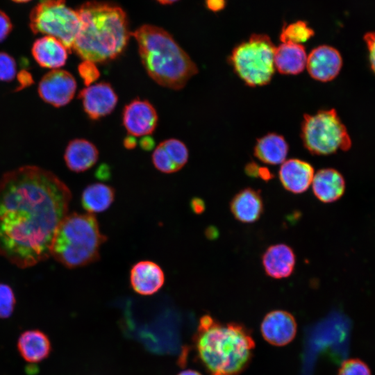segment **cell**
Here are the masks:
<instances>
[{
  "instance_id": "30bf717a",
  "label": "cell",
  "mask_w": 375,
  "mask_h": 375,
  "mask_svg": "<svg viewBox=\"0 0 375 375\" xmlns=\"http://www.w3.org/2000/svg\"><path fill=\"white\" fill-rule=\"evenodd\" d=\"M158 116L153 106L147 100L135 99L122 111V123L132 136H147L156 129Z\"/></svg>"
},
{
  "instance_id": "74e56055",
  "label": "cell",
  "mask_w": 375,
  "mask_h": 375,
  "mask_svg": "<svg viewBox=\"0 0 375 375\" xmlns=\"http://www.w3.org/2000/svg\"><path fill=\"white\" fill-rule=\"evenodd\" d=\"M156 1H157L159 3H162V4H169V3H174V2L176 1L177 0H156Z\"/></svg>"
},
{
  "instance_id": "7c38bea8",
  "label": "cell",
  "mask_w": 375,
  "mask_h": 375,
  "mask_svg": "<svg viewBox=\"0 0 375 375\" xmlns=\"http://www.w3.org/2000/svg\"><path fill=\"white\" fill-rule=\"evenodd\" d=\"M260 331L263 338L276 347L289 344L294 338L297 324L294 317L288 311L275 310L263 318Z\"/></svg>"
},
{
  "instance_id": "ab89813d",
  "label": "cell",
  "mask_w": 375,
  "mask_h": 375,
  "mask_svg": "<svg viewBox=\"0 0 375 375\" xmlns=\"http://www.w3.org/2000/svg\"><path fill=\"white\" fill-rule=\"evenodd\" d=\"M47 1V0H40V1Z\"/></svg>"
},
{
  "instance_id": "8d00e7d4",
  "label": "cell",
  "mask_w": 375,
  "mask_h": 375,
  "mask_svg": "<svg viewBox=\"0 0 375 375\" xmlns=\"http://www.w3.org/2000/svg\"><path fill=\"white\" fill-rule=\"evenodd\" d=\"M177 375H202L200 372L193 369H185L179 372Z\"/></svg>"
},
{
  "instance_id": "d590c367",
  "label": "cell",
  "mask_w": 375,
  "mask_h": 375,
  "mask_svg": "<svg viewBox=\"0 0 375 375\" xmlns=\"http://www.w3.org/2000/svg\"><path fill=\"white\" fill-rule=\"evenodd\" d=\"M134 136L129 135L126 137L124 140V145L127 149H133L136 146V140L133 138Z\"/></svg>"
},
{
  "instance_id": "7a4b0ae2",
  "label": "cell",
  "mask_w": 375,
  "mask_h": 375,
  "mask_svg": "<svg viewBox=\"0 0 375 375\" xmlns=\"http://www.w3.org/2000/svg\"><path fill=\"white\" fill-rule=\"evenodd\" d=\"M197 357L209 375H239L251 362L255 342L236 322L223 324L205 315L193 338Z\"/></svg>"
},
{
  "instance_id": "8992f818",
  "label": "cell",
  "mask_w": 375,
  "mask_h": 375,
  "mask_svg": "<svg viewBox=\"0 0 375 375\" xmlns=\"http://www.w3.org/2000/svg\"><path fill=\"white\" fill-rule=\"evenodd\" d=\"M275 48L268 35L254 33L233 48L228 62L246 85L263 86L271 81L276 70Z\"/></svg>"
},
{
  "instance_id": "52a82bcc",
  "label": "cell",
  "mask_w": 375,
  "mask_h": 375,
  "mask_svg": "<svg viewBox=\"0 0 375 375\" xmlns=\"http://www.w3.org/2000/svg\"><path fill=\"white\" fill-rule=\"evenodd\" d=\"M301 138L305 148L315 155L347 151L351 146L347 128L335 109L320 110L314 115L305 114L301 126Z\"/></svg>"
},
{
  "instance_id": "4316f807",
  "label": "cell",
  "mask_w": 375,
  "mask_h": 375,
  "mask_svg": "<svg viewBox=\"0 0 375 375\" xmlns=\"http://www.w3.org/2000/svg\"><path fill=\"white\" fill-rule=\"evenodd\" d=\"M15 305V298L11 288L0 283V318H8L12 313Z\"/></svg>"
},
{
  "instance_id": "ffe728a7",
  "label": "cell",
  "mask_w": 375,
  "mask_h": 375,
  "mask_svg": "<svg viewBox=\"0 0 375 375\" xmlns=\"http://www.w3.org/2000/svg\"><path fill=\"white\" fill-rule=\"evenodd\" d=\"M67 47L58 39L44 35L33 44L31 53L42 67L56 69L65 65L67 60Z\"/></svg>"
},
{
  "instance_id": "e0dca14e",
  "label": "cell",
  "mask_w": 375,
  "mask_h": 375,
  "mask_svg": "<svg viewBox=\"0 0 375 375\" xmlns=\"http://www.w3.org/2000/svg\"><path fill=\"white\" fill-rule=\"evenodd\" d=\"M262 263L267 275L276 279L284 278L293 273L296 256L290 246L276 244L265 250L262 256Z\"/></svg>"
},
{
  "instance_id": "83f0119b",
  "label": "cell",
  "mask_w": 375,
  "mask_h": 375,
  "mask_svg": "<svg viewBox=\"0 0 375 375\" xmlns=\"http://www.w3.org/2000/svg\"><path fill=\"white\" fill-rule=\"evenodd\" d=\"M338 375H372V374L365 362L358 358H351L342 363Z\"/></svg>"
},
{
  "instance_id": "836d02e7",
  "label": "cell",
  "mask_w": 375,
  "mask_h": 375,
  "mask_svg": "<svg viewBox=\"0 0 375 375\" xmlns=\"http://www.w3.org/2000/svg\"><path fill=\"white\" fill-rule=\"evenodd\" d=\"M191 208L195 213H201L205 209L204 202L199 198H194L191 201Z\"/></svg>"
},
{
  "instance_id": "5bb4252c",
  "label": "cell",
  "mask_w": 375,
  "mask_h": 375,
  "mask_svg": "<svg viewBox=\"0 0 375 375\" xmlns=\"http://www.w3.org/2000/svg\"><path fill=\"white\" fill-rule=\"evenodd\" d=\"M189 152L181 140L170 138L161 142L152 154L154 167L161 172L171 174L182 169L188 160Z\"/></svg>"
},
{
  "instance_id": "ac0fdd59",
  "label": "cell",
  "mask_w": 375,
  "mask_h": 375,
  "mask_svg": "<svg viewBox=\"0 0 375 375\" xmlns=\"http://www.w3.org/2000/svg\"><path fill=\"white\" fill-rule=\"evenodd\" d=\"M233 217L242 223H253L260 219L264 211V202L260 192L251 188L240 190L230 201Z\"/></svg>"
},
{
  "instance_id": "d4e9b609",
  "label": "cell",
  "mask_w": 375,
  "mask_h": 375,
  "mask_svg": "<svg viewBox=\"0 0 375 375\" xmlns=\"http://www.w3.org/2000/svg\"><path fill=\"white\" fill-rule=\"evenodd\" d=\"M115 197V192L111 186L95 183L84 189L81 195V203L88 213H99L109 208Z\"/></svg>"
},
{
  "instance_id": "e575fe53",
  "label": "cell",
  "mask_w": 375,
  "mask_h": 375,
  "mask_svg": "<svg viewBox=\"0 0 375 375\" xmlns=\"http://www.w3.org/2000/svg\"><path fill=\"white\" fill-rule=\"evenodd\" d=\"M153 140L148 136L144 137L140 141L141 147L144 150H149L153 147Z\"/></svg>"
},
{
  "instance_id": "9a60e30c",
  "label": "cell",
  "mask_w": 375,
  "mask_h": 375,
  "mask_svg": "<svg viewBox=\"0 0 375 375\" xmlns=\"http://www.w3.org/2000/svg\"><path fill=\"white\" fill-rule=\"evenodd\" d=\"M165 283V274L157 263L151 260L139 261L130 271V283L136 293L150 296L158 292Z\"/></svg>"
},
{
  "instance_id": "9c48e42d",
  "label": "cell",
  "mask_w": 375,
  "mask_h": 375,
  "mask_svg": "<svg viewBox=\"0 0 375 375\" xmlns=\"http://www.w3.org/2000/svg\"><path fill=\"white\" fill-rule=\"evenodd\" d=\"M76 90V82L74 76L63 69H53L47 73L38 85L40 97L55 107L69 103Z\"/></svg>"
},
{
  "instance_id": "603a6c76",
  "label": "cell",
  "mask_w": 375,
  "mask_h": 375,
  "mask_svg": "<svg viewBox=\"0 0 375 375\" xmlns=\"http://www.w3.org/2000/svg\"><path fill=\"white\" fill-rule=\"evenodd\" d=\"M99 158V151L91 142L74 139L67 144L64 159L67 167L75 172H83L93 167Z\"/></svg>"
},
{
  "instance_id": "d6986e66",
  "label": "cell",
  "mask_w": 375,
  "mask_h": 375,
  "mask_svg": "<svg viewBox=\"0 0 375 375\" xmlns=\"http://www.w3.org/2000/svg\"><path fill=\"white\" fill-rule=\"evenodd\" d=\"M311 184L313 194L323 203L338 201L344 194L346 187L343 176L333 168L318 170Z\"/></svg>"
},
{
  "instance_id": "f1b7e54d",
  "label": "cell",
  "mask_w": 375,
  "mask_h": 375,
  "mask_svg": "<svg viewBox=\"0 0 375 375\" xmlns=\"http://www.w3.org/2000/svg\"><path fill=\"white\" fill-rule=\"evenodd\" d=\"M17 72L15 59L6 52L0 51V81H12Z\"/></svg>"
},
{
  "instance_id": "1f68e13d",
  "label": "cell",
  "mask_w": 375,
  "mask_h": 375,
  "mask_svg": "<svg viewBox=\"0 0 375 375\" xmlns=\"http://www.w3.org/2000/svg\"><path fill=\"white\" fill-rule=\"evenodd\" d=\"M364 40L369 52L371 68L375 73V32H369L364 35Z\"/></svg>"
},
{
  "instance_id": "44dd1931",
  "label": "cell",
  "mask_w": 375,
  "mask_h": 375,
  "mask_svg": "<svg viewBox=\"0 0 375 375\" xmlns=\"http://www.w3.org/2000/svg\"><path fill=\"white\" fill-rule=\"evenodd\" d=\"M17 350L29 363H38L49 357L51 344L48 336L40 330H27L17 340Z\"/></svg>"
},
{
  "instance_id": "3957f363",
  "label": "cell",
  "mask_w": 375,
  "mask_h": 375,
  "mask_svg": "<svg viewBox=\"0 0 375 375\" xmlns=\"http://www.w3.org/2000/svg\"><path fill=\"white\" fill-rule=\"evenodd\" d=\"M78 33L72 50L83 60L104 62L118 57L125 49L130 33L126 16L119 6L90 1L77 10Z\"/></svg>"
},
{
  "instance_id": "6da1fadb",
  "label": "cell",
  "mask_w": 375,
  "mask_h": 375,
  "mask_svg": "<svg viewBox=\"0 0 375 375\" xmlns=\"http://www.w3.org/2000/svg\"><path fill=\"white\" fill-rule=\"evenodd\" d=\"M71 199L65 183L41 167L24 166L4 174L0 179V254L20 268L49 258Z\"/></svg>"
},
{
  "instance_id": "4dcf8cb0",
  "label": "cell",
  "mask_w": 375,
  "mask_h": 375,
  "mask_svg": "<svg viewBox=\"0 0 375 375\" xmlns=\"http://www.w3.org/2000/svg\"><path fill=\"white\" fill-rule=\"evenodd\" d=\"M12 30V24L8 15L0 10V42L6 40Z\"/></svg>"
},
{
  "instance_id": "ba28073f",
  "label": "cell",
  "mask_w": 375,
  "mask_h": 375,
  "mask_svg": "<svg viewBox=\"0 0 375 375\" xmlns=\"http://www.w3.org/2000/svg\"><path fill=\"white\" fill-rule=\"evenodd\" d=\"M29 26L35 34L58 39L71 52L80 20L76 10L68 7L65 0H47L40 1L31 11Z\"/></svg>"
},
{
  "instance_id": "484cf974",
  "label": "cell",
  "mask_w": 375,
  "mask_h": 375,
  "mask_svg": "<svg viewBox=\"0 0 375 375\" xmlns=\"http://www.w3.org/2000/svg\"><path fill=\"white\" fill-rule=\"evenodd\" d=\"M315 35V32L306 22L299 20L283 26L280 33L282 42L301 44Z\"/></svg>"
},
{
  "instance_id": "5b68a950",
  "label": "cell",
  "mask_w": 375,
  "mask_h": 375,
  "mask_svg": "<svg viewBox=\"0 0 375 375\" xmlns=\"http://www.w3.org/2000/svg\"><path fill=\"white\" fill-rule=\"evenodd\" d=\"M106 239L92 214L74 212L67 215L57 228L50 256L68 268L85 266L99 258Z\"/></svg>"
},
{
  "instance_id": "d6a6232c",
  "label": "cell",
  "mask_w": 375,
  "mask_h": 375,
  "mask_svg": "<svg viewBox=\"0 0 375 375\" xmlns=\"http://www.w3.org/2000/svg\"><path fill=\"white\" fill-rule=\"evenodd\" d=\"M207 8L212 12H219L226 6V0H206Z\"/></svg>"
},
{
  "instance_id": "8fae6325",
  "label": "cell",
  "mask_w": 375,
  "mask_h": 375,
  "mask_svg": "<svg viewBox=\"0 0 375 375\" xmlns=\"http://www.w3.org/2000/svg\"><path fill=\"white\" fill-rule=\"evenodd\" d=\"M78 98L88 117L97 120L110 114L115 108L118 97L112 85L100 82L81 90Z\"/></svg>"
},
{
  "instance_id": "f546056e",
  "label": "cell",
  "mask_w": 375,
  "mask_h": 375,
  "mask_svg": "<svg viewBox=\"0 0 375 375\" xmlns=\"http://www.w3.org/2000/svg\"><path fill=\"white\" fill-rule=\"evenodd\" d=\"M78 74L86 86L90 85L100 76V72L95 62L84 60L78 66Z\"/></svg>"
},
{
  "instance_id": "cb8c5ba5",
  "label": "cell",
  "mask_w": 375,
  "mask_h": 375,
  "mask_svg": "<svg viewBox=\"0 0 375 375\" xmlns=\"http://www.w3.org/2000/svg\"><path fill=\"white\" fill-rule=\"evenodd\" d=\"M289 146L283 136L268 133L257 140L254 156L261 162L269 165H280L285 160Z\"/></svg>"
},
{
  "instance_id": "2e32d148",
  "label": "cell",
  "mask_w": 375,
  "mask_h": 375,
  "mask_svg": "<svg viewBox=\"0 0 375 375\" xmlns=\"http://www.w3.org/2000/svg\"><path fill=\"white\" fill-rule=\"evenodd\" d=\"M314 174V168L309 162L297 158L285 160L278 171L283 187L294 194L306 192L312 183Z\"/></svg>"
},
{
  "instance_id": "f35d334b",
  "label": "cell",
  "mask_w": 375,
  "mask_h": 375,
  "mask_svg": "<svg viewBox=\"0 0 375 375\" xmlns=\"http://www.w3.org/2000/svg\"><path fill=\"white\" fill-rule=\"evenodd\" d=\"M11 1L15 3H26L31 0H11Z\"/></svg>"
},
{
  "instance_id": "7402d4cb",
  "label": "cell",
  "mask_w": 375,
  "mask_h": 375,
  "mask_svg": "<svg viewBox=\"0 0 375 375\" xmlns=\"http://www.w3.org/2000/svg\"><path fill=\"white\" fill-rule=\"evenodd\" d=\"M307 56L302 44L282 42L275 48V69L285 75L299 74L306 66Z\"/></svg>"
},
{
  "instance_id": "4fadbf2b",
  "label": "cell",
  "mask_w": 375,
  "mask_h": 375,
  "mask_svg": "<svg viewBox=\"0 0 375 375\" xmlns=\"http://www.w3.org/2000/svg\"><path fill=\"white\" fill-rule=\"evenodd\" d=\"M342 66L340 52L333 47L321 45L313 49L307 56L306 67L313 79L328 82L339 74Z\"/></svg>"
},
{
  "instance_id": "277c9868",
  "label": "cell",
  "mask_w": 375,
  "mask_h": 375,
  "mask_svg": "<svg viewBox=\"0 0 375 375\" xmlns=\"http://www.w3.org/2000/svg\"><path fill=\"white\" fill-rule=\"evenodd\" d=\"M132 35L138 43L146 72L160 85L180 90L198 73L196 64L173 37L162 28L143 25Z\"/></svg>"
}]
</instances>
